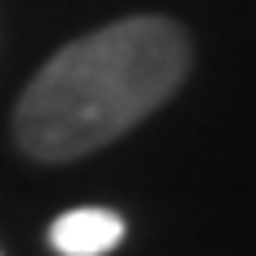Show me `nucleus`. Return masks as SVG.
Returning <instances> with one entry per match:
<instances>
[{
	"instance_id": "nucleus-1",
	"label": "nucleus",
	"mask_w": 256,
	"mask_h": 256,
	"mask_svg": "<svg viewBox=\"0 0 256 256\" xmlns=\"http://www.w3.org/2000/svg\"><path fill=\"white\" fill-rule=\"evenodd\" d=\"M192 47L175 22L141 13L73 38L26 86L13 137L38 162H68L162 107L188 73Z\"/></svg>"
},
{
	"instance_id": "nucleus-2",
	"label": "nucleus",
	"mask_w": 256,
	"mask_h": 256,
	"mask_svg": "<svg viewBox=\"0 0 256 256\" xmlns=\"http://www.w3.org/2000/svg\"><path fill=\"white\" fill-rule=\"evenodd\" d=\"M47 239L60 256H107L124 239V218L116 210H98V205L68 210L52 222Z\"/></svg>"
}]
</instances>
